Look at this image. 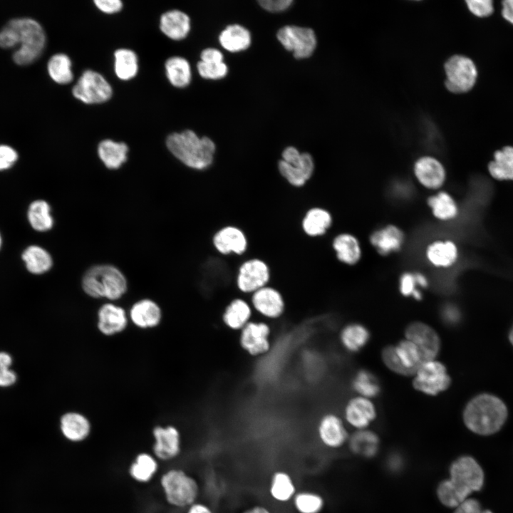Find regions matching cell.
Segmentation results:
<instances>
[{"instance_id": "cell-20", "label": "cell", "mask_w": 513, "mask_h": 513, "mask_svg": "<svg viewBox=\"0 0 513 513\" xmlns=\"http://www.w3.org/2000/svg\"><path fill=\"white\" fill-rule=\"evenodd\" d=\"M298 490L296 480L289 472L280 469L271 473L267 494L269 499L276 505H289Z\"/></svg>"}, {"instance_id": "cell-62", "label": "cell", "mask_w": 513, "mask_h": 513, "mask_svg": "<svg viewBox=\"0 0 513 513\" xmlns=\"http://www.w3.org/2000/svg\"><path fill=\"white\" fill-rule=\"evenodd\" d=\"M1 234H0V248H1Z\"/></svg>"}, {"instance_id": "cell-42", "label": "cell", "mask_w": 513, "mask_h": 513, "mask_svg": "<svg viewBox=\"0 0 513 513\" xmlns=\"http://www.w3.org/2000/svg\"><path fill=\"white\" fill-rule=\"evenodd\" d=\"M115 72L121 80L128 81L138 73V63L135 53L130 49L120 48L115 52Z\"/></svg>"}, {"instance_id": "cell-29", "label": "cell", "mask_w": 513, "mask_h": 513, "mask_svg": "<svg viewBox=\"0 0 513 513\" xmlns=\"http://www.w3.org/2000/svg\"><path fill=\"white\" fill-rule=\"evenodd\" d=\"M63 436L71 442H81L90 435L91 425L88 419L77 412H69L62 415L60 421Z\"/></svg>"}, {"instance_id": "cell-10", "label": "cell", "mask_w": 513, "mask_h": 513, "mask_svg": "<svg viewBox=\"0 0 513 513\" xmlns=\"http://www.w3.org/2000/svg\"><path fill=\"white\" fill-rule=\"evenodd\" d=\"M445 71L446 88L455 93L469 91L475 85L477 76L473 61L461 55L450 57L445 64Z\"/></svg>"}, {"instance_id": "cell-24", "label": "cell", "mask_w": 513, "mask_h": 513, "mask_svg": "<svg viewBox=\"0 0 513 513\" xmlns=\"http://www.w3.org/2000/svg\"><path fill=\"white\" fill-rule=\"evenodd\" d=\"M332 248L337 259L342 264L353 266L362 258L363 250L358 237L350 232L338 234L332 241Z\"/></svg>"}, {"instance_id": "cell-23", "label": "cell", "mask_w": 513, "mask_h": 513, "mask_svg": "<svg viewBox=\"0 0 513 513\" xmlns=\"http://www.w3.org/2000/svg\"><path fill=\"white\" fill-rule=\"evenodd\" d=\"M376 408L369 398L358 396L352 398L344 410L346 422L356 430L368 429L376 418Z\"/></svg>"}, {"instance_id": "cell-14", "label": "cell", "mask_w": 513, "mask_h": 513, "mask_svg": "<svg viewBox=\"0 0 513 513\" xmlns=\"http://www.w3.org/2000/svg\"><path fill=\"white\" fill-rule=\"evenodd\" d=\"M316 435L320 444L331 450L341 448L349 437L343 420L333 413L325 414L319 419Z\"/></svg>"}, {"instance_id": "cell-26", "label": "cell", "mask_w": 513, "mask_h": 513, "mask_svg": "<svg viewBox=\"0 0 513 513\" xmlns=\"http://www.w3.org/2000/svg\"><path fill=\"white\" fill-rule=\"evenodd\" d=\"M213 244L222 254H243L247 247L244 234L239 228L228 226L219 230L213 237Z\"/></svg>"}, {"instance_id": "cell-38", "label": "cell", "mask_w": 513, "mask_h": 513, "mask_svg": "<svg viewBox=\"0 0 513 513\" xmlns=\"http://www.w3.org/2000/svg\"><path fill=\"white\" fill-rule=\"evenodd\" d=\"M370 339L368 328L359 323H352L346 325L340 334L342 346L348 351L356 353L362 349Z\"/></svg>"}, {"instance_id": "cell-22", "label": "cell", "mask_w": 513, "mask_h": 513, "mask_svg": "<svg viewBox=\"0 0 513 513\" xmlns=\"http://www.w3.org/2000/svg\"><path fill=\"white\" fill-rule=\"evenodd\" d=\"M425 257L428 264L435 268L448 269L457 261L459 251L453 241L438 239L427 245Z\"/></svg>"}, {"instance_id": "cell-48", "label": "cell", "mask_w": 513, "mask_h": 513, "mask_svg": "<svg viewBox=\"0 0 513 513\" xmlns=\"http://www.w3.org/2000/svg\"><path fill=\"white\" fill-rule=\"evenodd\" d=\"M197 71L200 75L207 79H219L227 73V66L224 62L199 61Z\"/></svg>"}, {"instance_id": "cell-9", "label": "cell", "mask_w": 513, "mask_h": 513, "mask_svg": "<svg viewBox=\"0 0 513 513\" xmlns=\"http://www.w3.org/2000/svg\"><path fill=\"white\" fill-rule=\"evenodd\" d=\"M413 385L418 391L436 395L447 390L451 379L446 367L435 359L425 361L417 370Z\"/></svg>"}, {"instance_id": "cell-54", "label": "cell", "mask_w": 513, "mask_h": 513, "mask_svg": "<svg viewBox=\"0 0 513 513\" xmlns=\"http://www.w3.org/2000/svg\"><path fill=\"white\" fill-rule=\"evenodd\" d=\"M454 513H492L489 510H483L478 501L468 498L455 509Z\"/></svg>"}, {"instance_id": "cell-44", "label": "cell", "mask_w": 513, "mask_h": 513, "mask_svg": "<svg viewBox=\"0 0 513 513\" xmlns=\"http://www.w3.org/2000/svg\"><path fill=\"white\" fill-rule=\"evenodd\" d=\"M47 70L52 80L58 84H67L73 80L71 61L64 53L52 56L48 62Z\"/></svg>"}, {"instance_id": "cell-8", "label": "cell", "mask_w": 513, "mask_h": 513, "mask_svg": "<svg viewBox=\"0 0 513 513\" xmlns=\"http://www.w3.org/2000/svg\"><path fill=\"white\" fill-rule=\"evenodd\" d=\"M280 174L294 187H301L312 177L314 171L313 157L308 152H300L294 147H287L279 161Z\"/></svg>"}, {"instance_id": "cell-40", "label": "cell", "mask_w": 513, "mask_h": 513, "mask_svg": "<svg viewBox=\"0 0 513 513\" xmlns=\"http://www.w3.org/2000/svg\"><path fill=\"white\" fill-rule=\"evenodd\" d=\"M27 217L32 228L38 232H46L53 227L51 207L45 200L33 201L28 207Z\"/></svg>"}, {"instance_id": "cell-18", "label": "cell", "mask_w": 513, "mask_h": 513, "mask_svg": "<svg viewBox=\"0 0 513 513\" xmlns=\"http://www.w3.org/2000/svg\"><path fill=\"white\" fill-rule=\"evenodd\" d=\"M269 276V269L265 262L258 259H249L240 266L237 285L241 291L253 294L266 286Z\"/></svg>"}, {"instance_id": "cell-11", "label": "cell", "mask_w": 513, "mask_h": 513, "mask_svg": "<svg viewBox=\"0 0 513 513\" xmlns=\"http://www.w3.org/2000/svg\"><path fill=\"white\" fill-rule=\"evenodd\" d=\"M72 93L79 100L93 104L108 100L113 90L102 75L91 70H86L73 86Z\"/></svg>"}, {"instance_id": "cell-53", "label": "cell", "mask_w": 513, "mask_h": 513, "mask_svg": "<svg viewBox=\"0 0 513 513\" xmlns=\"http://www.w3.org/2000/svg\"><path fill=\"white\" fill-rule=\"evenodd\" d=\"M440 316L446 324L454 325L459 321L460 313L455 306L448 304L442 307Z\"/></svg>"}, {"instance_id": "cell-39", "label": "cell", "mask_w": 513, "mask_h": 513, "mask_svg": "<svg viewBox=\"0 0 513 513\" xmlns=\"http://www.w3.org/2000/svg\"><path fill=\"white\" fill-rule=\"evenodd\" d=\"M27 270L34 274H41L51 269L53 260L50 254L43 248L31 245L22 254Z\"/></svg>"}, {"instance_id": "cell-56", "label": "cell", "mask_w": 513, "mask_h": 513, "mask_svg": "<svg viewBox=\"0 0 513 513\" xmlns=\"http://www.w3.org/2000/svg\"><path fill=\"white\" fill-rule=\"evenodd\" d=\"M259 4L269 11H281L286 9L292 3L291 0H261Z\"/></svg>"}, {"instance_id": "cell-52", "label": "cell", "mask_w": 513, "mask_h": 513, "mask_svg": "<svg viewBox=\"0 0 513 513\" xmlns=\"http://www.w3.org/2000/svg\"><path fill=\"white\" fill-rule=\"evenodd\" d=\"M18 45V35L15 29L7 23L0 31V47L11 48Z\"/></svg>"}, {"instance_id": "cell-3", "label": "cell", "mask_w": 513, "mask_h": 513, "mask_svg": "<svg viewBox=\"0 0 513 513\" xmlns=\"http://www.w3.org/2000/svg\"><path fill=\"white\" fill-rule=\"evenodd\" d=\"M82 288L90 297L114 301L124 295L128 283L123 272L117 267L110 264H98L86 271L82 279Z\"/></svg>"}, {"instance_id": "cell-25", "label": "cell", "mask_w": 513, "mask_h": 513, "mask_svg": "<svg viewBox=\"0 0 513 513\" xmlns=\"http://www.w3.org/2000/svg\"><path fill=\"white\" fill-rule=\"evenodd\" d=\"M98 328L105 336H113L123 331L128 325L125 311L112 303L102 305L98 311Z\"/></svg>"}, {"instance_id": "cell-36", "label": "cell", "mask_w": 513, "mask_h": 513, "mask_svg": "<svg viewBox=\"0 0 513 513\" xmlns=\"http://www.w3.org/2000/svg\"><path fill=\"white\" fill-rule=\"evenodd\" d=\"M488 171L497 180H513V147L496 151L494 160L488 165Z\"/></svg>"}, {"instance_id": "cell-19", "label": "cell", "mask_w": 513, "mask_h": 513, "mask_svg": "<svg viewBox=\"0 0 513 513\" xmlns=\"http://www.w3.org/2000/svg\"><path fill=\"white\" fill-rule=\"evenodd\" d=\"M155 438L153 452L161 460L177 457L182 452V440L179 430L173 425L156 426L153 428Z\"/></svg>"}, {"instance_id": "cell-13", "label": "cell", "mask_w": 513, "mask_h": 513, "mask_svg": "<svg viewBox=\"0 0 513 513\" xmlns=\"http://www.w3.org/2000/svg\"><path fill=\"white\" fill-rule=\"evenodd\" d=\"M413 175L420 187L432 192L442 190L447 180V172L443 164L430 155L421 156L415 161Z\"/></svg>"}, {"instance_id": "cell-28", "label": "cell", "mask_w": 513, "mask_h": 513, "mask_svg": "<svg viewBox=\"0 0 513 513\" xmlns=\"http://www.w3.org/2000/svg\"><path fill=\"white\" fill-rule=\"evenodd\" d=\"M130 317L132 322L138 328H153L160 323L162 311L156 302L149 299H144L136 301L132 306Z\"/></svg>"}, {"instance_id": "cell-50", "label": "cell", "mask_w": 513, "mask_h": 513, "mask_svg": "<svg viewBox=\"0 0 513 513\" xmlns=\"http://www.w3.org/2000/svg\"><path fill=\"white\" fill-rule=\"evenodd\" d=\"M466 2L470 11L479 17L487 16L493 11L492 1L490 0H468Z\"/></svg>"}, {"instance_id": "cell-33", "label": "cell", "mask_w": 513, "mask_h": 513, "mask_svg": "<svg viewBox=\"0 0 513 513\" xmlns=\"http://www.w3.org/2000/svg\"><path fill=\"white\" fill-rule=\"evenodd\" d=\"M333 217L329 211L321 207L309 209L302 221L304 232L310 237L322 236L331 228Z\"/></svg>"}, {"instance_id": "cell-32", "label": "cell", "mask_w": 513, "mask_h": 513, "mask_svg": "<svg viewBox=\"0 0 513 513\" xmlns=\"http://www.w3.org/2000/svg\"><path fill=\"white\" fill-rule=\"evenodd\" d=\"M252 306L242 299L232 300L224 311L222 321L228 328L241 331L250 321Z\"/></svg>"}, {"instance_id": "cell-34", "label": "cell", "mask_w": 513, "mask_h": 513, "mask_svg": "<svg viewBox=\"0 0 513 513\" xmlns=\"http://www.w3.org/2000/svg\"><path fill=\"white\" fill-rule=\"evenodd\" d=\"M289 505L294 513H322L326 499L317 491L301 489L298 490Z\"/></svg>"}, {"instance_id": "cell-43", "label": "cell", "mask_w": 513, "mask_h": 513, "mask_svg": "<svg viewBox=\"0 0 513 513\" xmlns=\"http://www.w3.org/2000/svg\"><path fill=\"white\" fill-rule=\"evenodd\" d=\"M157 462L151 455L142 452L138 454L129 468V473L133 479L139 482L150 481L156 473Z\"/></svg>"}, {"instance_id": "cell-17", "label": "cell", "mask_w": 513, "mask_h": 513, "mask_svg": "<svg viewBox=\"0 0 513 513\" xmlns=\"http://www.w3.org/2000/svg\"><path fill=\"white\" fill-rule=\"evenodd\" d=\"M270 327L266 323L250 321L240 331V346L250 356L265 354L270 349Z\"/></svg>"}, {"instance_id": "cell-15", "label": "cell", "mask_w": 513, "mask_h": 513, "mask_svg": "<svg viewBox=\"0 0 513 513\" xmlns=\"http://www.w3.org/2000/svg\"><path fill=\"white\" fill-rule=\"evenodd\" d=\"M368 240L379 255L387 256L402 250L405 242V234L399 226L390 223L372 231Z\"/></svg>"}, {"instance_id": "cell-60", "label": "cell", "mask_w": 513, "mask_h": 513, "mask_svg": "<svg viewBox=\"0 0 513 513\" xmlns=\"http://www.w3.org/2000/svg\"><path fill=\"white\" fill-rule=\"evenodd\" d=\"M502 14L503 17L513 24V0H505L502 2Z\"/></svg>"}, {"instance_id": "cell-1", "label": "cell", "mask_w": 513, "mask_h": 513, "mask_svg": "<svg viewBox=\"0 0 513 513\" xmlns=\"http://www.w3.org/2000/svg\"><path fill=\"white\" fill-rule=\"evenodd\" d=\"M507 410L498 398L481 394L472 398L463 412L466 427L479 435H490L497 432L504 423Z\"/></svg>"}, {"instance_id": "cell-46", "label": "cell", "mask_w": 513, "mask_h": 513, "mask_svg": "<svg viewBox=\"0 0 513 513\" xmlns=\"http://www.w3.org/2000/svg\"><path fill=\"white\" fill-rule=\"evenodd\" d=\"M436 497L441 504L455 509L468 499L461 493L448 478L441 480L436 487Z\"/></svg>"}, {"instance_id": "cell-5", "label": "cell", "mask_w": 513, "mask_h": 513, "mask_svg": "<svg viewBox=\"0 0 513 513\" xmlns=\"http://www.w3.org/2000/svg\"><path fill=\"white\" fill-rule=\"evenodd\" d=\"M18 35V48L13 53L14 61L20 66L35 61L43 52L46 45V34L43 27L31 18H16L8 22Z\"/></svg>"}, {"instance_id": "cell-61", "label": "cell", "mask_w": 513, "mask_h": 513, "mask_svg": "<svg viewBox=\"0 0 513 513\" xmlns=\"http://www.w3.org/2000/svg\"><path fill=\"white\" fill-rule=\"evenodd\" d=\"M509 338L510 342H511L512 344L513 345V328H512V329L511 330V331H510V333H509Z\"/></svg>"}, {"instance_id": "cell-12", "label": "cell", "mask_w": 513, "mask_h": 513, "mask_svg": "<svg viewBox=\"0 0 513 513\" xmlns=\"http://www.w3.org/2000/svg\"><path fill=\"white\" fill-rule=\"evenodd\" d=\"M276 36L282 46L293 52L296 58L309 57L316 46V35L309 28L286 26L278 31Z\"/></svg>"}, {"instance_id": "cell-16", "label": "cell", "mask_w": 513, "mask_h": 513, "mask_svg": "<svg viewBox=\"0 0 513 513\" xmlns=\"http://www.w3.org/2000/svg\"><path fill=\"white\" fill-rule=\"evenodd\" d=\"M405 336L418 346L425 361L435 359L439 353L440 337L430 326L420 321L412 322L406 327Z\"/></svg>"}, {"instance_id": "cell-37", "label": "cell", "mask_w": 513, "mask_h": 513, "mask_svg": "<svg viewBox=\"0 0 513 513\" xmlns=\"http://www.w3.org/2000/svg\"><path fill=\"white\" fill-rule=\"evenodd\" d=\"M219 40L224 48L231 52H237L245 50L249 46L251 35L244 27L233 24L222 31Z\"/></svg>"}, {"instance_id": "cell-45", "label": "cell", "mask_w": 513, "mask_h": 513, "mask_svg": "<svg viewBox=\"0 0 513 513\" xmlns=\"http://www.w3.org/2000/svg\"><path fill=\"white\" fill-rule=\"evenodd\" d=\"M352 388L360 396L369 399L376 397L380 392L378 378L367 370H360L356 373L352 380Z\"/></svg>"}, {"instance_id": "cell-47", "label": "cell", "mask_w": 513, "mask_h": 513, "mask_svg": "<svg viewBox=\"0 0 513 513\" xmlns=\"http://www.w3.org/2000/svg\"><path fill=\"white\" fill-rule=\"evenodd\" d=\"M400 294L405 297H413L415 300L422 299V292L418 283L415 271H405L400 274L398 280Z\"/></svg>"}, {"instance_id": "cell-4", "label": "cell", "mask_w": 513, "mask_h": 513, "mask_svg": "<svg viewBox=\"0 0 513 513\" xmlns=\"http://www.w3.org/2000/svg\"><path fill=\"white\" fill-rule=\"evenodd\" d=\"M167 502L178 509H187L200 499L202 487L199 480L182 468H172L160 479Z\"/></svg>"}, {"instance_id": "cell-35", "label": "cell", "mask_w": 513, "mask_h": 513, "mask_svg": "<svg viewBox=\"0 0 513 513\" xmlns=\"http://www.w3.org/2000/svg\"><path fill=\"white\" fill-rule=\"evenodd\" d=\"M128 147L124 142L106 139L98 146V154L100 160L108 169L116 170L127 160Z\"/></svg>"}, {"instance_id": "cell-31", "label": "cell", "mask_w": 513, "mask_h": 513, "mask_svg": "<svg viewBox=\"0 0 513 513\" xmlns=\"http://www.w3.org/2000/svg\"><path fill=\"white\" fill-rule=\"evenodd\" d=\"M162 32L173 40L185 38L190 29L189 16L179 10H172L163 14L160 18Z\"/></svg>"}, {"instance_id": "cell-2", "label": "cell", "mask_w": 513, "mask_h": 513, "mask_svg": "<svg viewBox=\"0 0 513 513\" xmlns=\"http://www.w3.org/2000/svg\"><path fill=\"white\" fill-rule=\"evenodd\" d=\"M170 152L186 166L195 170H204L214 159L215 145L207 137L200 138L190 130L170 134L166 140Z\"/></svg>"}, {"instance_id": "cell-7", "label": "cell", "mask_w": 513, "mask_h": 513, "mask_svg": "<svg viewBox=\"0 0 513 513\" xmlns=\"http://www.w3.org/2000/svg\"><path fill=\"white\" fill-rule=\"evenodd\" d=\"M448 479L466 497L479 491L484 484V472L477 462L470 456H461L449 467Z\"/></svg>"}, {"instance_id": "cell-49", "label": "cell", "mask_w": 513, "mask_h": 513, "mask_svg": "<svg viewBox=\"0 0 513 513\" xmlns=\"http://www.w3.org/2000/svg\"><path fill=\"white\" fill-rule=\"evenodd\" d=\"M11 358L6 353H0V386H9L15 383L16 374L9 369Z\"/></svg>"}, {"instance_id": "cell-41", "label": "cell", "mask_w": 513, "mask_h": 513, "mask_svg": "<svg viewBox=\"0 0 513 513\" xmlns=\"http://www.w3.org/2000/svg\"><path fill=\"white\" fill-rule=\"evenodd\" d=\"M166 75L171 84L177 88L187 86L191 80L188 61L182 57L173 56L165 62Z\"/></svg>"}, {"instance_id": "cell-58", "label": "cell", "mask_w": 513, "mask_h": 513, "mask_svg": "<svg viewBox=\"0 0 513 513\" xmlns=\"http://www.w3.org/2000/svg\"><path fill=\"white\" fill-rule=\"evenodd\" d=\"M186 513H216L208 503L198 500L186 509Z\"/></svg>"}, {"instance_id": "cell-30", "label": "cell", "mask_w": 513, "mask_h": 513, "mask_svg": "<svg viewBox=\"0 0 513 513\" xmlns=\"http://www.w3.org/2000/svg\"><path fill=\"white\" fill-rule=\"evenodd\" d=\"M347 443L354 455L372 458L379 451L380 439L375 432L364 429L356 430L349 436Z\"/></svg>"}, {"instance_id": "cell-59", "label": "cell", "mask_w": 513, "mask_h": 513, "mask_svg": "<svg viewBox=\"0 0 513 513\" xmlns=\"http://www.w3.org/2000/svg\"><path fill=\"white\" fill-rule=\"evenodd\" d=\"M239 513H276L273 508L263 503L252 504L244 509Z\"/></svg>"}, {"instance_id": "cell-21", "label": "cell", "mask_w": 513, "mask_h": 513, "mask_svg": "<svg viewBox=\"0 0 513 513\" xmlns=\"http://www.w3.org/2000/svg\"><path fill=\"white\" fill-rule=\"evenodd\" d=\"M252 307L262 316L269 319L279 318L285 309L281 293L270 286H264L252 294Z\"/></svg>"}, {"instance_id": "cell-55", "label": "cell", "mask_w": 513, "mask_h": 513, "mask_svg": "<svg viewBox=\"0 0 513 513\" xmlns=\"http://www.w3.org/2000/svg\"><path fill=\"white\" fill-rule=\"evenodd\" d=\"M97 8L106 14H114L121 10L123 3L120 0H95Z\"/></svg>"}, {"instance_id": "cell-6", "label": "cell", "mask_w": 513, "mask_h": 513, "mask_svg": "<svg viewBox=\"0 0 513 513\" xmlns=\"http://www.w3.org/2000/svg\"><path fill=\"white\" fill-rule=\"evenodd\" d=\"M381 356L384 364L390 370L404 376L414 375L425 362L418 346L406 338L395 346L385 347Z\"/></svg>"}, {"instance_id": "cell-27", "label": "cell", "mask_w": 513, "mask_h": 513, "mask_svg": "<svg viewBox=\"0 0 513 513\" xmlns=\"http://www.w3.org/2000/svg\"><path fill=\"white\" fill-rule=\"evenodd\" d=\"M426 203L434 218L440 222H450L459 214L458 204L448 192L440 190L428 196Z\"/></svg>"}, {"instance_id": "cell-51", "label": "cell", "mask_w": 513, "mask_h": 513, "mask_svg": "<svg viewBox=\"0 0 513 513\" xmlns=\"http://www.w3.org/2000/svg\"><path fill=\"white\" fill-rule=\"evenodd\" d=\"M17 160L18 153L12 147L0 145V171L9 169Z\"/></svg>"}, {"instance_id": "cell-57", "label": "cell", "mask_w": 513, "mask_h": 513, "mask_svg": "<svg viewBox=\"0 0 513 513\" xmlns=\"http://www.w3.org/2000/svg\"><path fill=\"white\" fill-rule=\"evenodd\" d=\"M202 61L223 62L222 53L215 48H206L200 55Z\"/></svg>"}]
</instances>
